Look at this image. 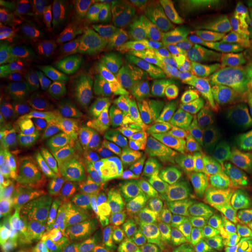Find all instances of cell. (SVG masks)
<instances>
[{
    "mask_svg": "<svg viewBox=\"0 0 252 252\" xmlns=\"http://www.w3.org/2000/svg\"><path fill=\"white\" fill-rule=\"evenodd\" d=\"M232 201L223 189L203 187L181 203V234L190 252H228Z\"/></svg>",
    "mask_w": 252,
    "mask_h": 252,
    "instance_id": "1",
    "label": "cell"
},
{
    "mask_svg": "<svg viewBox=\"0 0 252 252\" xmlns=\"http://www.w3.org/2000/svg\"><path fill=\"white\" fill-rule=\"evenodd\" d=\"M252 128V91L230 72L216 71L201 93L195 131L231 138Z\"/></svg>",
    "mask_w": 252,
    "mask_h": 252,
    "instance_id": "2",
    "label": "cell"
},
{
    "mask_svg": "<svg viewBox=\"0 0 252 252\" xmlns=\"http://www.w3.org/2000/svg\"><path fill=\"white\" fill-rule=\"evenodd\" d=\"M14 235L35 252H64L76 230L64 202L25 207L12 225Z\"/></svg>",
    "mask_w": 252,
    "mask_h": 252,
    "instance_id": "3",
    "label": "cell"
},
{
    "mask_svg": "<svg viewBox=\"0 0 252 252\" xmlns=\"http://www.w3.org/2000/svg\"><path fill=\"white\" fill-rule=\"evenodd\" d=\"M206 157V144L198 138L181 137L161 143L139 159V166L165 187H176L196 174Z\"/></svg>",
    "mask_w": 252,
    "mask_h": 252,
    "instance_id": "4",
    "label": "cell"
},
{
    "mask_svg": "<svg viewBox=\"0 0 252 252\" xmlns=\"http://www.w3.org/2000/svg\"><path fill=\"white\" fill-rule=\"evenodd\" d=\"M172 13L165 2L137 0L131 8L132 70H138L159 58L168 45Z\"/></svg>",
    "mask_w": 252,
    "mask_h": 252,
    "instance_id": "5",
    "label": "cell"
},
{
    "mask_svg": "<svg viewBox=\"0 0 252 252\" xmlns=\"http://www.w3.org/2000/svg\"><path fill=\"white\" fill-rule=\"evenodd\" d=\"M207 75L203 68L188 55H180L163 68L158 76L145 88L139 105L146 111L171 105L186 96L194 88L203 86Z\"/></svg>",
    "mask_w": 252,
    "mask_h": 252,
    "instance_id": "6",
    "label": "cell"
},
{
    "mask_svg": "<svg viewBox=\"0 0 252 252\" xmlns=\"http://www.w3.org/2000/svg\"><path fill=\"white\" fill-rule=\"evenodd\" d=\"M28 137L41 151H71L89 140L86 128L75 119L61 115H27Z\"/></svg>",
    "mask_w": 252,
    "mask_h": 252,
    "instance_id": "7",
    "label": "cell"
},
{
    "mask_svg": "<svg viewBox=\"0 0 252 252\" xmlns=\"http://www.w3.org/2000/svg\"><path fill=\"white\" fill-rule=\"evenodd\" d=\"M97 171L119 194L135 203H150L162 207L172 202L173 194L156 180L124 163L99 165Z\"/></svg>",
    "mask_w": 252,
    "mask_h": 252,
    "instance_id": "8",
    "label": "cell"
},
{
    "mask_svg": "<svg viewBox=\"0 0 252 252\" xmlns=\"http://www.w3.org/2000/svg\"><path fill=\"white\" fill-rule=\"evenodd\" d=\"M143 118L140 105L131 99H108L91 112V124L98 137L112 143L127 140Z\"/></svg>",
    "mask_w": 252,
    "mask_h": 252,
    "instance_id": "9",
    "label": "cell"
},
{
    "mask_svg": "<svg viewBox=\"0 0 252 252\" xmlns=\"http://www.w3.org/2000/svg\"><path fill=\"white\" fill-rule=\"evenodd\" d=\"M0 53L6 61L20 62L31 69H35L40 63L54 59L58 48L40 40L30 28L12 20H1Z\"/></svg>",
    "mask_w": 252,
    "mask_h": 252,
    "instance_id": "10",
    "label": "cell"
},
{
    "mask_svg": "<svg viewBox=\"0 0 252 252\" xmlns=\"http://www.w3.org/2000/svg\"><path fill=\"white\" fill-rule=\"evenodd\" d=\"M64 166L56 151L45 150L0 166V191L14 195L27 182L61 175Z\"/></svg>",
    "mask_w": 252,
    "mask_h": 252,
    "instance_id": "11",
    "label": "cell"
},
{
    "mask_svg": "<svg viewBox=\"0 0 252 252\" xmlns=\"http://www.w3.org/2000/svg\"><path fill=\"white\" fill-rule=\"evenodd\" d=\"M245 1L191 0L185 2L189 41L196 49L207 48L216 40L220 25L230 12Z\"/></svg>",
    "mask_w": 252,
    "mask_h": 252,
    "instance_id": "12",
    "label": "cell"
},
{
    "mask_svg": "<svg viewBox=\"0 0 252 252\" xmlns=\"http://www.w3.org/2000/svg\"><path fill=\"white\" fill-rule=\"evenodd\" d=\"M81 7L70 0H50L39 7L35 34L47 45L55 47L64 39H82Z\"/></svg>",
    "mask_w": 252,
    "mask_h": 252,
    "instance_id": "13",
    "label": "cell"
},
{
    "mask_svg": "<svg viewBox=\"0 0 252 252\" xmlns=\"http://www.w3.org/2000/svg\"><path fill=\"white\" fill-rule=\"evenodd\" d=\"M53 80L68 96L76 99H90L105 91L103 78L82 60L59 58L52 65Z\"/></svg>",
    "mask_w": 252,
    "mask_h": 252,
    "instance_id": "14",
    "label": "cell"
},
{
    "mask_svg": "<svg viewBox=\"0 0 252 252\" xmlns=\"http://www.w3.org/2000/svg\"><path fill=\"white\" fill-rule=\"evenodd\" d=\"M200 97L201 93L195 94L156 111L149 123L154 137L165 143L194 132L200 111Z\"/></svg>",
    "mask_w": 252,
    "mask_h": 252,
    "instance_id": "15",
    "label": "cell"
},
{
    "mask_svg": "<svg viewBox=\"0 0 252 252\" xmlns=\"http://www.w3.org/2000/svg\"><path fill=\"white\" fill-rule=\"evenodd\" d=\"M121 231L131 244L146 248L163 238L167 222L161 207L150 203H135L121 222Z\"/></svg>",
    "mask_w": 252,
    "mask_h": 252,
    "instance_id": "16",
    "label": "cell"
},
{
    "mask_svg": "<svg viewBox=\"0 0 252 252\" xmlns=\"http://www.w3.org/2000/svg\"><path fill=\"white\" fill-rule=\"evenodd\" d=\"M26 113L14 108H1L0 113V161L19 160L41 152L32 143L26 130Z\"/></svg>",
    "mask_w": 252,
    "mask_h": 252,
    "instance_id": "17",
    "label": "cell"
},
{
    "mask_svg": "<svg viewBox=\"0 0 252 252\" xmlns=\"http://www.w3.org/2000/svg\"><path fill=\"white\" fill-rule=\"evenodd\" d=\"M81 7L82 39L94 49L108 46V35L113 19L117 15L118 2L111 0H84Z\"/></svg>",
    "mask_w": 252,
    "mask_h": 252,
    "instance_id": "18",
    "label": "cell"
},
{
    "mask_svg": "<svg viewBox=\"0 0 252 252\" xmlns=\"http://www.w3.org/2000/svg\"><path fill=\"white\" fill-rule=\"evenodd\" d=\"M63 202L75 222L76 230L86 229L98 220V204L90 180L76 174L65 180L62 188Z\"/></svg>",
    "mask_w": 252,
    "mask_h": 252,
    "instance_id": "19",
    "label": "cell"
},
{
    "mask_svg": "<svg viewBox=\"0 0 252 252\" xmlns=\"http://www.w3.org/2000/svg\"><path fill=\"white\" fill-rule=\"evenodd\" d=\"M252 26V6H241L226 15L216 36V43L223 53L231 56L247 53L245 42Z\"/></svg>",
    "mask_w": 252,
    "mask_h": 252,
    "instance_id": "20",
    "label": "cell"
},
{
    "mask_svg": "<svg viewBox=\"0 0 252 252\" xmlns=\"http://www.w3.org/2000/svg\"><path fill=\"white\" fill-rule=\"evenodd\" d=\"M132 50L131 11L121 12L113 19L108 35V54L115 67L124 76L128 74V59Z\"/></svg>",
    "mask_w": 252,
    "mask_h": 252,
    "instance_id": "21",
    "label": "cell"
},
{
    "mask_svg": "<svg viewBox=\"0 0 252 252\" xmlns=\"http://www.w3.org/2000/svg\"><path fill=\"white\" fill-rule=\"evenodd\" d=\"M89 180L94 190L97 204L104 223L110 226L117 225L127 213V201L116 193V189L106 179L97 176V178H90Z\"/></svg>",
    "mask_w": 252,
    "mask_h": 252,
    "instance_id": "22",
    "label": "cell"
},
{
    "mask_svg": "<svg viewBox=\"0 0 252 252\" xmlns=\"http://www.w3.org/2000/svg\"><path fill=\"white\" fill-rule=\"evenodd\" d=\"M65 180L61 175L56 178L39 179L27 182L14 195L30 206H42L63 202L62 188Z\"/></svg>",
    "mask_w": 252,
    "mask_h": 252,
    "instance_id": "23",
    "label": "cell"
},
{
    "mask_svg": "<svg viewBox=\"0 0 252 252\" xmlns=\"http://www.w3.org/2000/svg\"><path fill=\"white\" fill-rule=\"evenodd\" d=\"M232 220L236 234L252 241V188L249 186L238 189Z\"/></svg>",
    "mask_w": 252,
    "mask_h": 252,
    "instance_id": "24",
    "label": "cell"
},
{
    "mask_svg": "<svg viewBox=\"0 0 252 252\" xmlns=\"http://www.w3.org/2000/svg\"><path fill=\"white\" fill-rule=\"evenodd\" d=\"M69 252H123L108 236L97 230H88L77 237Z\"/></svg>",
    "mask_w": 252,
    "mask_h": 252,
    "instance_id": "25",
    "label": "cell"
},
{
    "mask_svg": "<svg viewBox=\"0 0 252 252\" xmlns=\"http://www.w3.org/2000/svg\"><path fill=\"white\" fill-rule=\"evenodd\" d=\"M47 72L45 70H37V69H25L18 67L13 63H9L5 59L1 58L0 62V82L1 81H19L27 84L34 89H39L40 82L46 77Z\"/></svg>",
    "mask_w": 252,
    "mask_h": 252,
    "instance_id": "26",
    "label": "cell"
},
{
    "mask_svg": "<svg viewBox=\"0 0 252 252\" xmlns=\"http://www.w3.org/2000/svg\"><path fill=\"white\" fill-rule=\"evenodd\" d=\"M1 13L12 18V21L23 25L27 28L35 30L37 21H39V8L33 7L31 5L17 4V2L1 0L0 2Z\"/></svg>",
    "mask_w": 252,
    "mask_h": 252,
    "instance_id": "27",
    "label": "cell"
},
{
    "mask_svg": "<svg viewBox=\"0 0 252 252\" xmlns=\"http://www.w3.org/2000/svg\"><path fill=\"white\" fill-rule=\"evenodd\" d=\"M36 89L19 81H1L0 82V99L8 100L14 98H24L34 94Z\"/></svg>",
    "mask_w": 252,
    "mask_h": 252,
    "instance_id": "28",
    "label": "cell"
},
{
    "mask_svg": "<svg viewBox=\"0 0 252 252\" xmlns=\"http://www.w3.org/2000/svg\"><path fill=\"white\" fill-rule=\"evenodd\" d=\"M230 65L232 71L241 77L252 91V62H232Z\"/></svg>",
    "mask_w": 252,
    "mask_h": 252,
    "instance_id": "29",
    "label": "cell"
},
{
    "mask_svg": "<svg viewBox=\"0 0 252 252\" xmlns=\"http://www.w3.org/2000/svg\"><path fill=\"white\" fill-rule=\"evenodd\" d=\"M242 173L244 179L249 184V187L252 188V158L249 156L242 163Z\"/></svg>",
    "mask_w": 252,
    "mask_h": 252,
    "instance_id": "30",
    "label": "cell"
},
{
    "mask_svg": "<svg viewBox=\"0 0 252 252\" xmlns=\"http://www.w3.org/2000/svg\"><path fill=\"white\" fill-rule=\"evenodd\" d=\"M245 49H247L248 54L252 55V26L250 28L248 33V37H247V42H245Z\"/></svg>",
    "mask_w": 252,
    "mask_h": 252,
    "instance_id": "31",
    "label": "cell"
},
{
    "mask_svg": "<svg viewBox=\"0 0 252 252\" xmlns=\"http://www.w3.org/2000/svg\"><path fill=\"white\" fill-rule=\"evenodd\" d=\"M151 252H176L175 250H173L172 248H168V247H161V248H157L152 250Z\"/></svg>",
    "mask_w": 252,
    "mask_h": 252,
    "instance_id": "32",
    "label": "cell"
},
{
    "mask_svg": "<svg viewBox=\"0 0 252 252\" xmlns=\"http://www.w3.org/2000/svg\"><path fill=\"white\" fill-rule=\"evenodd\" d=\"M238 252H252V243L244 245V247L242 248Z\"/></svg>",
    "mask_w": 252,
    "mask_h": 252,
    "instance_id": "33",
    "label": "cell"
},
{
    "mask_svg": "<svg viewBox=\"0 0 252 252\" xmlns=\"http://www.w3.org/2000/svg\"><path fill=\"white\" fill-rule=\"evenodd\" d=\"M250 157L252 158V150H251V153H250Z\"/></svg>",
    "mask_w": 252,
    "mask_h": 252,
    "instance_id": "34",
    "label": "cell"
}]
</instances>
